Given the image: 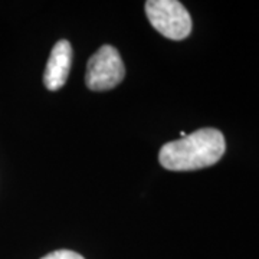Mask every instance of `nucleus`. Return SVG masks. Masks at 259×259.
I'll use <instances>...</instances> for the list:
<instances>
[{
	"mask_svg": "<svg viewBox=\"0 0 259 259\" xmlns=\"http://www.w3.org/2000/svg\"><path fill=\"white\" fill-rule=\"evenodd\" d=\"M72 65V47L68 40H58L48 59L44 83L49 91L61 90L66 82Z\"/></svg>",
	"mask_w": 259,
	"mask_h": 259,
	"instance_id": "20e7f679",
	"label": "nucleus"
},
{
	"mask_svg": "<svg viewBox=\"0 0 259 259\" xmlns=\"http://www.w3.org/2000/svg\"><path fill=\"white\" fill-rule=\"evenodd\" d=\"M40 259H85L82 255L76 253L74 250H68V249H59L54 250L51 253H48L47 256Z\"/></svg>",
	"mask_w": 259,
	"mask_h": 259,
	"instance_id": "39448f33",
	"label": "nucleus"
},
{
	"mask_svg": "<svg viewBox=\"0 0 259 259\" xmlns=\"http://www.w3.org/2000/svg\"><path fill=\"white\" fill-rule=\"evenodd\" d=\"M226 150L223 134L216 128H202L183 139L168 141L160 148V164L171 171H192L216 164Z\"/></svg>",
	"mask_w": 259,
	"mask_h": 259,
	"instance_id": "f257e3e1",
	"label": "nucleus"
},
{
	"mask_svg": "<svg viewBox=\"0 0 259 259\" xmlns=\"http://www.w3.org/2000/svg\"><path fill=\"white\" fill-rule=\"evenodd\" d=\"M146 15L153 28L171 40L186 39L192 32V18L177 0H148Z\"/></svg>",
	"mask_w": 259,
	"mask_h": 259,
	"instance_id": "f03ea898",
	"label": "nucleus"
},
{
	"mask_svg": "<svg viewBox=\"0 0 259 259\" xmlns=\"http://www.w3.org/2000/svg\"><path fill=\"white\" fill-rule=\"evenodd\" d=\"M124 75L125 68L118 51L111 45H104L90 58L85 82L93 91H107L117 87Z\"/></svg>",
	"mask_w": 259,
	"mask_h": 259,
	"instance_id": "7ed1b4c3",
	"label": "nucleus"
}]
</instances>
